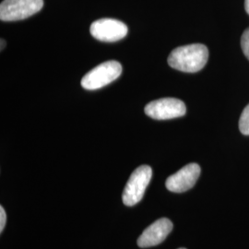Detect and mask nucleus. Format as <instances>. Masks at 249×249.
Wrapping results in <instances>:
<instances>
[{
  "label": "nucleus",
  "instance_id": "39448f33",
  "mask_svg": "<svg viewBox=\"0 0 249 249\" xmlns=\"http://www.w3.org/2000/svg\"><path fill=\"white\" fill-rule=\"evenodd\" d=\"M145 113L156 120H168L185 116L187 107L179 99L162 98L148 104L145 107Z\"/></svg>",
  "mask_w": 249,
  "mask_h": 249
},
{
  "label": "nucleus",
  "instance_id": "6e6552de",
  "mask_svg": "<svg viewBox=\"0 0 249 249\" xmlns=\"http://www.w3.org/2000/svg\"><path fill=\"white\" fill-rule=\"evenodd\" d=\"M173 230V223L167 218H161L151 224L138 239L140 248H150L157 246L166 239Z\"/></svg>",
  "mask_w": 249,
  "mask_h": 249
},
{
  "label": "nucleus",
  "instance_id": "423d86ee",
  "mask_svg": "<svg viewBox=\"0 0 249 249\" xmlns=\"http://www.w3.org/2000/svg\"><path fill=\"white\" fill-rule=\"evenodd\" d=\"M90 35L102 42H116L124 38L128 29L124 22L115 18H100L91 23Z\"/></svg>",
  "mask_w": 249,
  "mask_h": 249
},
{
  "label": "nucleus",
  "instance_id": "7ed1b4c3",
  "mask_svg": "<svg viewBox=\"0 0 249 249\" xmlns=\"http://www.w3.org/2000/svg\"><path fill=\"white\" fill-rule=\"evenodd\" d=\"M44 7V0H4L0 5V19L16 21L29 18Z\"/></svg>",
  "mask_w": 249,
  "mask_h": 249
},
{
  "label": "nucleus",
  "instance_id": "ddd939ff",
  "mask_svg": "<svg viewBox=\"0 0 249 249\" xmlns=\"http://www.w3.org/2000/svg\"><path fill=\"white\" fill-rule=\"evenodd\" d=\"M5 45H6L5 40H1V50L3 49V47H5Z\"/></svg>",
  "mask_w": 249,
  "mask_h": 249
},
{
  "label": "nucleus",
  "instance_id": "9d476101",
  "mask_svg": "<svg viewBox=\"0 0 249 249\" xmlns=\"http://www.w3.org/2000/svg\"><path fill=\"white\" fill-rule=\"evenodd\" d=\"M241 48L246 57L249 60V28H248L241 37Z\"/></svg>",
  "mask_w": 249,
  "mask_h": 249
},
{
  "label": "nucleus",
  "instance_id": "20e7f679",
  "mask_svg": "<svg viewBox=\"0 0 249 249\" xmlns=\"http://www.w3.org/2000/svg\"><path fill=\"white\" fill-rule=\"evenodd\" d=\"M151 177L152 170L149 165H142L134 171L124 187L122 195L125 206H134L142 199Z\"/></svg>",
  "mask_w": 249,
  "mask_h": 249
},
{
  "label": "nucleus",
  "instance_id": "0eeeda50",
  "mask_svg": "<svg viewBox=\"0 0 249 249\" xmlns=\"http://www.w3.org/2000/svg\"><path fill=\"white\" fill-rule=\"evenodd\" d=\"M200 176V166L197 163H189L170 176L165 182V187L175 193H183L195 186Z\"/></svg>",
  "mask_w": 249,
  "mask_h": 249
},
{
  "label": "nucleus",
  "instance_id": "f8f14e48",
  "mask_svg": "<svg viewBox=\"0 0 249 249\" xmlns=\"http://www.w3.org/2000/svg\"><path fill=\"white\" fill-rule=\"evenodd\" d=\"M245 8H246V11L249 15V0H245Z\"/></svg>",
  "mask_w": 249,
  "mask_h": 249
},
{
  "label": "nucleus",
  "instance_id": "9b49d317",
  "mask_svg": "<svg viewBox=\"0 0 249 249\" xmlns=\"http://www.w3.org/2000/svg\"><path fill=\"white\" fill-rule=\"evenodd\" d=\"M6 222H7V215H6V213H5L4 208L1 206L0 207V231L1 232L3 231L4 228H5Z\"/></svg>",
  "mask_w": 249,
  "mask_h": 249
},
{
  "label": "nucleus",
  "instance_id": "f03ea898",
  "mask_svg": "<svg viewBox=\"0 0 249 249\" xmlns=\"http://www.w3.org/2000/svg\"><path fill=\"white\" fill-rule=\"evenodd\" d=\"M122 73V66L117 61L102 63L89 71L81 80V86L89 90L101 89L114 80Z\"/></svg>",
  "mask_w": 249,
  "mask_h": 249
},
{
  "label": "nucleus",
  "instance_id": "f257e3e1",
  "mask_svg": "<svg viewBox=\"0 0 249 249\" xmlns=\"http://www.w3.org/2000/svg\"><path fill=\"white\" fill-rule=\"evenodd\" d=\"M209 58L207 46L201 44L180 46L174 49L168 56L170 67L179 71L195 73L201 71Z\"/></svg>",
  "mask_w": 249,
  "mask_h": 249
},
{
  "label": "nucleus",
  "instance_id": "4468645a",
  "mask_svg": "<svg viewBox=\"0 0 249 249\" xmlns=\"http://www.w3.org/2000/svg\"></svg>",
  "mask_w": 249,
  "mask_h": 249
},
{
  "label": "nucleus",
  "instance_id": "1a4fd4ad",
  "mask_svg": "<svg viewBox=\"0 0 249 249\" xmlns=\"http://www.w3.org/2000/svg\"><path fill=\"white\" fill-rule=\"evenodd\" d=\"M239 129L241 133L249 136V104L244 109L239 119Z\"/></svg>",
  "mask_w": 249,
  "mask_h": 249
}]
</instances>
